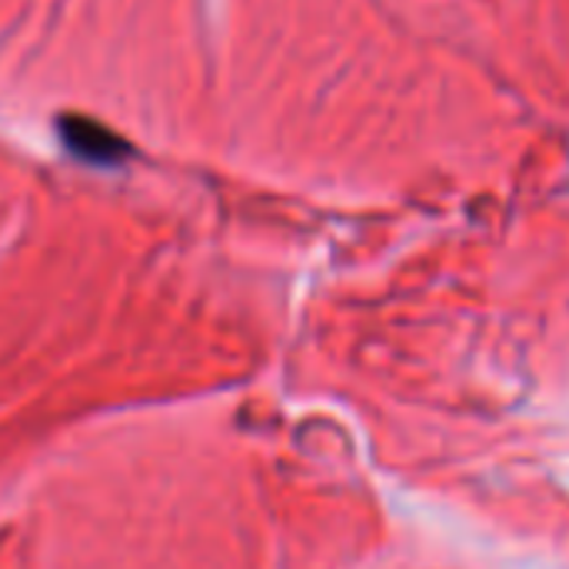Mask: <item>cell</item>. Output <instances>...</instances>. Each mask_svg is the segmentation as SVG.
<instances>
[{
  "label": "cell",
  "mask_w": 569,
  "mask_h": 569,
  "mask_svg": "<svg viewBox=\"0 0 569 569\" xmlns=\"http://www.w3.org/2000/svg\"><path fill=\"white\" fill-rule=\"evenodd\" d=\"M63 137L73 147V153H80L83 160H103V163L117 160L113 137L103 127H90L87 120H77V127L73 130H63Z\"/></svg>",
  "instance_id": "obj_1"
}]
</instances>
